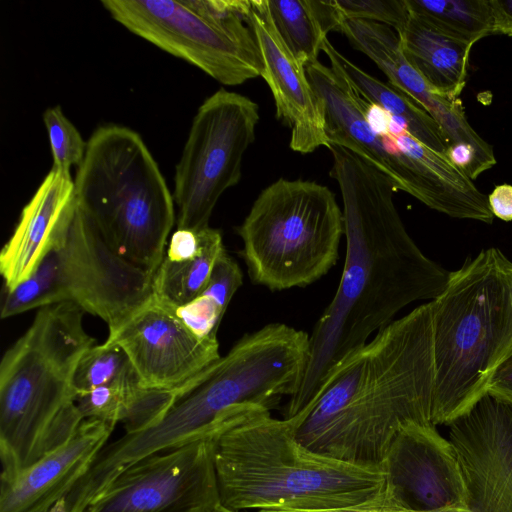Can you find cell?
Returning <instances> with one entry per match:
<instances>
[{"instance_id": "cell-1", "label": "cell", "mask_w": 512, "mask_h": 512, "mask_svg": "<svg viewBox=\"0 0 512 512\" xmlns=\"http://www.w3.org/2000/svg\"><path fill=\"white\" fill-rule=\"evenodd\" d=\"M339 186L346 253L334 297L309 335L304 375L283 418L303 411L330 371L418 300H434L450 271L428 258L408 234L393 200V182L350 150L330 145Z\"/></svg>"}, {"instance_id": "cell-2", "label": "cell", "mask_w": 512, "mask_h": 512, "mask_svg": "<svg viewBox=\"0 0 512 512\" xmlns=\"http://www.w3.org/2000/svg\"><path fill=\"white\" fill-rule=\"evenodd\" d=\"M432 301L394 320L328 374L295 417L307 448L354 465L381 467L399 430L432 424Z\"/></svg>"}, {"instance_id": "cell-3", "label": "cell", "mask_w": 512, "mask_h": 512, "mask_svg": "<svg viewBox=\"0 0 512 512\" xmlns=\"http://www.w3.org/2000/svg\"><path fill=\"white\" fill-rule=\"evenodd\" d=\"M214 462L221 505L234 511L350 507L377 498L386 486L382 466L317 453L299 442L293 420L255 405L225 412Z\"/></svg>"}, {"instance_id": "cell-4", "label": "cell", "mask_w": 512, "mask_h": 512, "mask_svg": "<svg viewBox=\"0 0 512 512\" xmlns=\"http://www.w3.org/2000/svg\"><path fill=\"white\" fill-rule=\"evenodd\" d=\"M85 312L72 303L38 309L0 363V481L64 445L84 421L72 389L82 355L94 345Z\"/></svg>"}, {"instance_id": "cell-5", "label": "cell", "mask_w": 512, "mask_h": 512, "mask_svg": "<svg viewBox=\"0 0 512 512\" xmlns=\"http://www.w3.org/2000/svg\"><path fill=\"white\" fill-rule=\"evenodd\" d=\"M432 306V424L448 425L488 393L512 356V262L494 247L467 258Z\"/></svg>"}, {"instance_id": "cell-6", "label": "cell", "mask_w": 512, "mask_h": 512, "mask_svg": "<svg viewBox=\"0 0 512 512\" xmlns=\"http://www.w3.org/2000/svg\"><path fill=\"white\" fill-rule=\"evenodd\" d=\"M73 197L110 248L152 276L176 222L173 195L140 135L96 129L77 167Z\"/></svg>"}, {"instance_id": "cell-7", "label": "cell", "mask_w": 512, "mask_h": 512, "mask_svg": "<svg viewBox=\"0 0 512 512\" xmlns=\"http://www.w3.org/2000/svg\"><path fill=\"white\" fill-rule=\"evenodd\" d=\"M309 334L270 323L245 334L217 361L175 390L165 414L141 432L145 447L161 452L205 434L226 410L240 405L276 408L304 375Z\"/></svg>"}, {"instance_id": "cell-8", "label": "cell", "mask_w": 512, "mask_h": 512, "mask_svg": "<svg viewBox=\"0 0 512 512\" xmlns=\"http://www.w3.org/2000/svg\"><path fill=\"white\" fill-rule=\"evenodd\" d=\"M152 280L110 248L72 197L33 272L3 287L1 317L72 303L105 321L110 333L152 298Z\"/></svg>"}, {"instance_id": "cell-9", "label": "cell", "mask_w": 512, "mask_h": 512, "mask_svg": "<svg viewBox=\"0 0 512 512\" xmlns=\"http://www.w3.org/2000/svg\"><path fill=\"white\" fill-rule=\"evenodd\" d=\"M237 233L250 279L281 291L308 286L336 264L344 216L328 187L280 178L261 191Z\"/></svg>"}, {"instance_id": "cell-10", "label": "cell", "mask_w": 512, "mask_h": 512, "mask_svg": "<svg viewBox=\"0 0 512 512\" xmlns=\"http://www.w3.org/2000/svg\"><path fill=\"white\" fill-rule=\"evenodd\" d=\"M111 17L161 50L235 86L262 76L247 0H103Z\"/></svg>"}, {"instance_id": "cell-11", "label": "cell", "mask_w": 512, "mask_h": 512, "mask_svg": "<svg viewBox=\"0 0 512 512\" xmlns=\"http://www.w3.org/2000/svg\"><path fill=\"white\" fill-rule=\"evenodd\" d=\"M259 120L256 102L224 88L201 104L175 170L177 229L209 226L221 195L241 179L243 156Z\"/></svg>"}, {"instance_id": "cell-12", "label": "cell", "mask_w": 512, "mask_h": 512, "mask_svg": "<svg viewBox=\"0 0 512 512\" xmlns=\"http://www.w3.org/2000/svg\"><path fill=\"white\" fill-rule=\"evenodd\" d=\"M225 412L204 435L123 470L84 512H214L221 506L215 439Z\"/></svg>"}, {"instance_id": "cell-13", "label": "cell", "mask_w": 512, "mask_h": 512, "mask_svg": "<svg viewBox=\"0 0 512 512\" xmlns=\"http://www.w3.org/2000/svg\"><path fill=\"white\" fill-rule=\"evenodd\" d=\"M106 341L125 351L144 386L159 390L175 391L221 357L217 338L199 337L154 296Z\"/></svg>"}, {"instance_id": "cell-14", "label": "cell", "mask_w": 512, "mask_h": 512, "mask_svg": "<svg viewBox=\"0 0 512 512\" xmlns=\"http://www.w3.org/2000/svg\"><path fill=\"white\" fill-rule=\"evenodd\" d=\"M386 490L407 512H464L467 494L455 449L433 424L409 423L382 463Z\"/></svg>"}, {"instance_id": "cell-15", "label": "cell", "mask_w": 512, "mask_h": 512, "mask_svg": "<svg viewBox=\"0 0 512 512\" xmlns=\"http://www.w3.org/2000/svg\"><path fill=\"white\" fill-rule=\"evenodd\" d=\"M448 426L466 487L464 512H512V405L487 393Z\"/></svg>"}, {"instance_id": "cell-16", "label": "cell", "mask_w": 512, "mask_h": 512, "mask_svg": "<svg viewBox=\"0 0 512 512\" xmlns=\"http://www.w3.org/2000/svg\"><path fill=\"white\" fill-rule=\"evenodd\" d=\"M261 51L262 77L271 89L276 116L291 130L290 148L308 154L330 144L326 135L324 105L301 64L279 35L267 0L250 1L247 16Z\"/></svg>"}, {"instance_id": "cell-17", "label": "cell", "mask_w": 512, "mask_h": 512, "mask_svg": "<svg viewBox=\"0 0 512 512\" xmlns=\"http://www.w3.org/2000/svg\"><path fill=\"white\" fill-rule=\"evenodd\" d=\"M115 424L84 419L64 445L0 485V512H47L65 498L108 443Z\"/></svg>"}, {"instance_id": "cell-18", "label": "cell", "mask_w": 512, "mask_h": 512, "mask_svg": "<svg viewBox=\"0 0 512 512\" xmlns=\"http://www.w3.org/2000/svg\"><path fill=\"white\" fill-rule=\"evenodd\" d=\"M339 32L346 36L354 49L377 65L388 78V83L423 107L445 135L453 136L463 130L467 118L460 99H450L432 92L407 61L395 29L374 21L348 19L343 21Z\"/></svg>"}, {"instance_id": "cell-19", "label": "cell", "mask_w": 512, "mask_h": 512, "mask_svg": "<svg viewBox=\"0 0 512 512\" xmlns=\"http://www.w3.org/2000/svg\"><path fill=\"white\" fill-rule=\"evenodd\" d=\"M70 172L53 168L25 205L18 223L0 253L4 288L25 280L46 252L64 209L73 197Z\"/></svg>"}, {"instance_id": "cell-20", "label": "cell", "mask_w": 512, "mask_h": 512, "mask_svg": "<svg viewBox=\"0 0 512 512\" xmlns=\"http://www.w3.org/2000/svg\"><path fill=\"white\" fill-rule=\"evenodd\" d=\"M396 32L407 61L432 92L458 99L466 85L473 46L444 34L411 12L405 25Z\"/></svg>"}, {"instance_id": "cell-21", "label": "cell", "mask_w": 512, "mask_h": 512, "mask_svg": "<svg viewBox=\"0 0 512 512\" xmlns=\"http://www.w3.org/2000/svg\"><path fill=\"white\" fill-rule=\"evenodd\" d=\"M322 51L327 55L330 64L340 69L365 100L382 107L393 118L401 121L417 140L446 154V138L438 123L423 107L390 83L378 80L351 62L328 39H325Z\"/></svg>"}, {"instance_id": "cell-22", "label": "cell", "mask_w": 512, "mask_h": 512, "mask_svg": "<svg viewBox=\"0 0 512 512\" xmlns=\"http://www.w3.org/2000/svg\"><path fill=\"white\" fill-rule=\"evenodd\" d=\"M175 398V391L152 389L143 384H112L76 396L84 419L122 423L126 433L157 422Z\"/></svg>"}, {"instance_id": "cell-23", "label": "cell", "mask_w": 512, "mask_h": 512, "mask_svg": "<svg viewBox=\"0 0 512 512\" xmlns=\"http://www.w3.org/2000/svg\"><path fill=\"white\" fill-rule=\"evenodd\" d=\"M274 25L296 59L305 67L318 60L331 31L344 21L335 0H267Z\"/></svg>"}, {"instance_id": "cell-24", "label": "cell", "mask_w": 512, "mask_h": 512, "mask_svg": "<svg viewBox=\"0 0 512 512\" xmlns=\"http://www.w3.org/2000/svg\"><path fill=\"white\" fill-rule=\"evenodd\" d=\"M200 248L192 257L171 260L164 256L153 275V296L173 308L197 298L205 289L214 265L225 250L221 232L210 226L199 231Z\"/></svg>"}, {"instance_id": "cell-25", "label": "cell", "mask_w": 512, "mask_h": 512, "mask_svg": "<svg viewBox=\"0 0 512 512\" xmlns=\"http://www.w3.org/2000/svg\"><path fill=\"white\" fill-rule=\"evenodd\" d=\"M409 11L444 34L474 45L493 34L489 0H405Z\"/></svg>"}, {"instance_id": "cell-26", "label": "cell", "mask_w": 512, "mask_h": 512, "mask_svg": "<svg viewBox=\"0 0 512 512\" xmlns=\"http://www.w3.org/2000/svg\"><path fill=\"white\" fill-rule=\"evenodd\" d=\"M112 384H142L128 355L118 345L105 341L93 345L80 358L72 389L76 396Z\"/></svg>"}, {"instance_id": "cell-27", "label": "cell", "mask_w": 512, "mask_h": 512, "mask_svg": "<svg viewBox=\"0 0 512 512\" xmlns=\"http://www.w3.org/2000/svg\"><path fill=\"white\" fill-rule=\"evenodd\" d=\"M43 121L53 157V168L70 172L72 166L78 167L86 153L87 142L77 128L63 114L59 105L48 108Z\"/></svg>"}, {"instance_id": "cell-28", "label": "cell", "mask_w": 512, "mask_h": 512, "mask_svg": "<svg viewBox=\"0 0 512 512\" xmlns=\"http://www.w3.org/2000/svg\"><path fill=\"white\" fill-rule=\"evenodd\" d=\"M344 18L369 20L400 30L410 12L405 0H335Z\"/></svg>"}, {"instance_id": "cell-29", "label": "cell", "mask_w": 512, "mask_h": 512, "mask_svg": "<svg viewBox=\"0 0 512 512\" xmlns=\"http://www.w3.org/2000/svg\"><path fill=\"white\" fill-rule=\"evenodd\" d=\"M243 283V274L238 263L224 250L217 259L210 279L200 295L212 299L223 311Z\"/></svg>"}, {"instance_id": "cell-30", "label": "cell", "mask_w": 512, "mask_h": 512, "mask_svg": "<svg viewBox=\"0 0 512 512\" xmlns=\"http://www.w3.org/2000/svg\"><path fill=\"white\" fill-rule=\"evenodd\" d=\"M183 323L201 338H217L225 314L212 299L199 295L191 302L174 308Z\"/></svg>"}, {"instance_id": "cell-31", "label": "cell", "mask_w": 512, "mask_h": 512, "mask_svg": "<svg viewBox=\"0 0 512 512\" xmlns=\"http://www.w3.org/2000/svg\"><path fill=\"white\" fill-rule=\"evenodd\" d=\"M257 512H407L402 508L398 502L386 490L377 498L360 505L331 508V509H318V510H301L279 507H268L257 510Z\"/></svg>"}, {"instance_id": "cell-32", "label": "cell", "mask_w": 512, "mask_h": 512, "mask_svg": "<svg viewBox=\"0 0 512 512\" xmlns=\"http://www.w3.org/2000/svg\"><path fill=\"white\" fill-rule=\"evenodd\" d=\"M199 248V231L176 229L170 238L164 256L171 260H182L194 256Z\"/></svg>"}, {"instance_id": "cell-33", "label": "cell", "mask_w": 512, "mask_h": 512, "mask_svg": "<svg viewBox=\"0 0 512 512\" xmlns=\"http://www.w3.org/2000/svg\"><path fill=\"white\" fill-rule=\"evenodd\" d=\"M488 394L512 405V356L495 372L489 385Z\"/></svg>"}, {"instance_id": "cell-34", "label": "cell", "mask_w": 512, "mask_h": 512, "mask_svg": "<svg viewBox=\"0 0 512 512\" xmlns=\"http://www.w3.org/2000/svg\"><path fill=\"white\" fill-rule=\"evenodd\" d=\"M488 203L494 217L505 222L512 221V185L496 186L488 195Z\"/></svg>"}, {"instance_id": "cell-35", "label": "cell", "mask_w": 512, "mask_h": 512, "mask_svg": "<svg viewBox=\"0 0 512 512\" xmlns=\"http://www.w3.org/2000/svg\"><path fill=\"white\" fill-rule=\"evenodd\" d=\"M493 34H504L512 37V0H489Z\"/></svg>"}, {"instance_id": "cell-36", "label": "cell", "mask_w": 512, "mask_h": 512, "mask_svg": "<svg viewBox=\"0 0 512 512\" xmlns=\"http://www.w3.org/2000/svg\"><path fill=\"white\" fill-rule=\"evenodd\" d=\"M47 512H67L65 498L57 501Z\"/></svg>"}, {"instance_id": "cell-37", "label": "cell", "mask_w": 512, "mask_h": 512, "mask_svg": "<svg viewBox=\"0 0 512 512\" xmlns=\"http://www.w3.org/2000/svg\"><path fill=\"white\" fill-rule=\"evenodd\" d=\"M214 512H242V511H234V510L228 509L221 505Z\"/></svg>"}, {"instance_id": "cell-38", "label": "cell", "mask_w": 512, "mask_h": 512, "mask_svg": "<svg viewBox=\"0 0 512 512\" xmlns=\"http://www.w3.org/2000/svg\"><path fill=\"white\" fill-rule=\"evenodd\" d=\"M435 512H448V511H435Z\"/></svg>"}]
</instances>
